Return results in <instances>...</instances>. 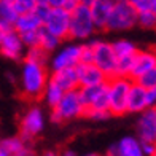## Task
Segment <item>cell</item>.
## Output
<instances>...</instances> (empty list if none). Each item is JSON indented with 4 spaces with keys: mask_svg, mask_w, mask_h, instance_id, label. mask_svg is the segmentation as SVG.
Masks as SVG:
<instances>
[{
    "mask_svg": "<svg viewBox=\"0 0 156 156\" xmlns=\"http://www.w3.org/2000/svg\"><path fill=\"white\" fill-rule=\"evenodd\" d=\"M41 156H59V153L54 151V150H48V151H45Z\"/></svg>",
    "mask_w": 156,
    "mask_h": 156,
    "instance_id": "obj_36",
    "label": "cell"
},
{
    "mask_svg": "<svg viewBox=\"0 0 156 156\" xmlns=\"http://www.w3.org/2000/svg\"><path fill=\"white\" fill-rule=\"evenodd\" d=\"M24 59H26V61L37 62V64H41V66H48L49 53H46L45 49L40 48L38 45H37V46H30V48H26Z\"/></svg>",
    "mask_w": 156,
    "mask_h": 156,
    "instance_id": "obj_24",
    "label": "cell"
},
{
    "mask_svg": "<svg viewBox=\"0 0 156 156\" xmlns=\"http://www.w3.org/2000/svg\"><path fill=\"white\" fill-rule=\"evenodd\" d=\"M24 53H26V46L23 43V40H21L19 34L16 30H13L11 27L0 38V54L10 61H23Z\"/></svg>",
    "mask_w": 156,
    "mask_h": 156,
    "instance_id": "obj_11",
    "label": "cell"
},
{
    "mask_svg": "<svg viewBox=\"0 0 156 156\" xmlns=\"http://www.w3.org/2000/svg\"><path fill=\"white\" fill-rule=\"evenodd\" d=\"M89 45H91V53H93L91 62L96 67L101 69L107 78L115 76L116 75V58L113 54L110 41L96 38V40H89Z\"/></svg>",
    "mask_w": 156,
    "mask_h": 156,
    "instance_id": "obj_6",
    "label": "cell"
},
{
    "mask_svg": "<svg viewBox=\"0 0 156 156\" xmlns=\"http://www.w3.org/2000/svg\"><path fill=\"white\" fill-rule=\"evenodd\" d=\"M59 156H76V153L73 150H64L62 153H59Z\"/></svg>",
    "mask_w": 156,
    "mask_h": 156,
    "instance_id": "obj_35",
    "label": "cell"
},
{
    "mask_svg": "<svg viewBox=\"0 0 156 156\" xmlns=\"http://www.w3.org/2000/svg\"><path fill=\"white\" fill-rule=\"evenodd\" d=\"M140 142H156V108H147L139 113L137 136Z\"/></svg>",
    "mask_w": 156,
    "mask_h": 156,
    "instance_id": "obj_13",
    "label": "cell"
},
{
    "mask_svg": "<svg viewBox=\"0 0 156 156\" xmlns=\"http://www.w3.org/2000/svg\"><path fill=\"white\" fill-rule=\"evenodd\" d=\"M18 18V13L10 0H0V21H3L8 26H13L15 19Z\"/></svg>",
    "mask_w": 156,
    "mask_h": 156,
    "instance_id": "obj_25",
    "label": "cell"
},
{
    "mask_svg": "<svg viewBox=\"0 0 156 156\" xmlns=\"http://www.w3.org/2000/svg\"><path fill=\"white\" fill-rule=\"evenodd\" d=\"M156 69V54L153 49H137L134 54L132 62H131V70H129V78L134 81L140 75H144L150 70Z\"/></svg>",
    "mask_w": 156,
    "mask_h": 156,
    "instance_id": "obj_12",
    "label": "cell"
},
{
    "mask_svg": "<svg viewBox=\"0 0 156 156\" xmlns=\"http://www.w3.org/2000/svg\"><path fill=\"white\" fill-rule=\"evenodd\" d=\"M113 0H96L89 5V11L91 16H93L94 26L97 30H104L105 24H107V19L110 16V11L113 8Z\"/></svg>",
    "mask_w": 156,
    "mask_h": 156,
    "instance_id": "obj_16",
    "label": "cell"
},
{
    "mask_svg": "<svg viewBox=\"0 0 156 156\" xmlns=\"http://www.w3.org/2000/svg\"><path fill=\"white\" fill-rule=\"evenodd\" d=\"M137 13L140 11H156V0H126Z\"/></svg>",
    "mask_w": 156,
    "mask_h": 156,
    "instance_id": "obj_28",
    "label": "cell"
},
{
    "mask_svg": "<svg viewBox=\"0 0 156 156\" xmlns=\"http://www.w3.org/2000/svg\"><path fill=\"white\" fill-rule=\"evenodd\" d=\"M96 26L91 16L89 6L78 3L70 11V24H69V38L76 41H88L96 34Z\"/></svg>",
    "mask_w": 156,
    "mask_h": 156,
    "instance_id": "obj_2",
    "label": "cell"
},
{
    "mask_svg": "<svg viewBox=\"0 0 156 156\" xmlns=\"http://www.w3.org/2000/svg\"><path fill=\"white\" fill-rule=\"evenodd\" d=\"M49 78H51V80L58 84V86H61L64 91H70V89H76L78 88V78H76L75 67L51 72Z\"/></svg>",
    "mask_w": 156,
    "mask_h": 156,
    "instance_id": "obj_18",
    "label": "cell"
},
{
    "mask_svg": "<svg viewBox=\"0 0 156 156\" xmlns=\"http://www.w3.org/2000/svg\"><path fill=\"white\" fill-rule=\"evenodd\" d=\"M66 0H48V5L53 6V8H62Z\"/></svg>",
    "mask_w": 156,
    "mask_h": 156,
    "instance_id": "obj_34",
    "label": "cell"
},
{
    "mask_svg": "<svg viewBox=\"0 0 156 156\" xmlns=\"http://www.w3.org/2000/svg\"><path fill=\"white\" fill-rule=\"evenodd\" d=\"M78 93L83 101L84 110H108L107 81L94 86H80Z\"/></svg>",
    "mask_w": 156,
    "mask_h": 156,
    "instance_id": "obj_10",
    "label": "cell"
},
{
    "mask_svg": "<svg viewBox=\"0 0 156 156\" xmlns=\"http://www.w3.org/2000/svg\"><path fill=\"white\" fill-rule=\"evenodd\" d=\"M113 54H115L116 61L118 59H132L134 54L137 53V45L127 38H118L115 41H110Z\"/></svg>",
    "mask_w": 156,
    "mask_h": 156,
    "instance_id": "obj_21",
    "label": "cell"
},
{
    "mask_svg": "<svg viewBox=\"0 0 156 156\" xmlns=\"http://www.w3.org/2000/svg\"><path fill=\"white\" fill-rule=\"evenodd\" d=\"M2 145L6 148L10 156H34L32 142L24 140L21 136L18 137H6L2 139Z\"/></svg>",
    "mask_w": 156,
    "mask_h": 156,
    "instance_id": "obj_17",
    "label": "cell"
},
{
    "mask_svg": "<svg viewBox=\"0 0 156 156\" xmlns=\"http://www.w3.org/2000/svg\"><path fill=\"white\" fill-rule=\"evenodd\" d=\"M53 53L54 54L48 61L51 72L62 70V69H72L81 62V45L78 43H69V45L59 46Z\"/></svg>",
    "mask_w": 156,
    "mask_h": 156,
    "instance_id": "obj_8",
    "label": "cell"
},
{
    "mask_svg": "<svg viewBox=\"0 0 156 156\" xmlns=\"http://www.w3.org/2000/svg\"><path fill=\"white\" fill-rule=\"evenodd\" d=\"M13 30H16L19 35L27 32H35L41 27V21L35 13H26V15H18V18L13 23Z\"/></svg>",
    "mask_w": 156,
    "mask_h": 156,
    "instance_id": "obj_20",
    "label": "cell"
},
{
    "mask_svg": "<svg viewBox=\"0 0 156 156\" xmlns=\"http://www.w3.org/2000/svg\"><path fill=\"white\" fill-rule=\"evenodd\" d=\"M93 2H96V0H80V3H83V5H91V3H93Z\"/></svg>",
    "mask_w": 156,
    "mask_h": 156,
    "instance_id": "obj_38",
    "label": "cell"
},
{
    "mask_svg": "<svg viewBox=\"0 0 156 156\" xmlns=\"http://www.w3.org/2000/svg\"><path fill=\"white\" fill-rule=\"evenodd\" d=\"M75 70H76V78H78V88L102 84L108 80L105 76V73L99 67H96L93 62H80L75 67Z\"/></svg>",
    "mask_w": 156,
    "mask_h": 156,
    "instance_id": "obj_14",
    "label": "cell"
},
{
    "mask_svg": "<svg viewBox=\"0 0 156 156\" xmlns=\"http://www.w3.org/2000/svg\"><path fill=\"white\" fill-rule=\"evenodd\" d=\"M113 2H121V0H113Z\"/></svg>",
    "mask_w": 156,
    "mask_h": 156,
    "instance_id": "obj_41",
    "label": "cell"
},
{
    "mask_svg": "<svg viewBox=\"0 0 156 156\" xmlns=\"http://www.w3.org/2000/svg\"><path fill=\"white\" fill-rule=\"evenodd\" d=\"M84 115V105L76 89L66 91L59 102L51 108V121L53 123H66L72 119L81 118Z\"/></svg>",
    "mask_w": 156,
    "mask_h": 156,
    "instance_id": "obj_3",
    "label": "cell"
},
{
    "mask_svg": "<svg viewBox=\"0 0 156 156\" xmlns=\"http://www.w3.org/2000/svg\"><path fill=\"white\" fill-rule=\"evenodd\" d=\"M89 119H94V121H104V119H108L112 115L108 110H84V115Z\"/></svg>",
    "mask_w": 156,
    "mask_h": 156,
    "instance_id": "obj_30",
    "label": "cell"
},
{
    "mask_svg": "<svg viewBox=\"0 0 156 156\" xmlns=\"http://www.w3.org/2000/svg\"><path fill=\"white\" fill-rule=\"evenodd\" d=\"M84 156H104V154H99V153H88V154H84Z\"/></svg>",
    "mask_w": 156,
    "mask_h": 156,
    "instance_id": "obj_40",
    "label": "cell"
},
{
    "mask_svg": "<svg viewBox=\"0 0 156 156\" xmlns=\"http://www.w3.org/2000/svg\"><path fill=\"white\" fill-rule=\"evenodd\" d=\"M46 124V116L45 112L38 105H34L29 110H26V113L21 118V124H19V136L27 142H32L35 137H38L41 131L45 129Z\"/></svg>",
    "mask_w": 156,
    "mask_h": 156,
    "instance_id": "obj_7",
    "label": "cell"
},
{
    "mask_svg": "<svg viewBox=\"0 0 156 156\" xmlns=\"http://www.w3.org/2000/svg\"><path fill=\"white\" fill-rule=\"evenodd\" d=\"M147 96H148V105L154 107L156 104V88H147Z\"/></svg>",
    "mask_w": 156,
    "mask_h": 156,
    "instance_id": "obj_33",
    "label": "cell"
},
{
    "mask_svg": "<svg viewBox=\"0 0 156 156\" xmlns=\"http://www.w3.org/2000/svg\"><path fill=\"white\" fill-rule=\"evenodd\" d=\"M147 108H151L148 105V96H147V88L140 86L139 83L132 81L127 94V113H136L139 115L140 112Z\"/></svg>",
    "mask_w": 156,
    "mask_h": 156,
    "instance_id": "obj_15",
    "label": "cell"
},
{
    "mask_svg": "<svg viewBox=\"0 0 156 156\" xmlns=\"http://www.w3.org/2000/svg\"><path fill=\"white\" fill-rule=\"evenodd\" d=\"M37 5H48V0H35Z\"/></svg>",
    "mask_w": 156,
    "mask_h": 156,
    "instance_id": "obj_39",
    "label": "cell"
},
{
    "mask_svg": "<svg viewBox=\"0 0 156 156\" xmlns=\"http://www.w3.org/2000/svg\"><path fill=\"white\" fill-rule=\"evenodd\" d=\"M0 156H10L8 151H6V148L2 145V142H0Z\"/></svg>",
    "mask_w": 156,
    "mask_h": 156,
    "instance_id": "obj_37",
    "label": "cell"
},
{
    "mask_svg": "<svg viewBox=\"0 0 156 156\" xmlns=\"http://www.w3.org/2000/svg\"><path fill=\"white\" fill-rule=\"evenodd\" d=\"M38 30H40V29H38ZM38 30H35V32H27V34L19 35L26 48H30V46H37V45H38Z\"/></svg>",
    "mask_w": 156,
    "mask_h": 156,
    "instance_id": "obj_31",
    "label": "cell"
},
{
    "mask_svg": "<svg viewBox=\"0 0 156 156\" xmlns=\"http://www.w3.org/2000/svg\"><path fill=\"white\" fill-rule=\"evenodd\" d=\"M136 26H137V11L126 0H121V2L113 3V8L110 11V16L107 19V24H105L104 30L124 32Z\"/></svg>",
    "mask_w": 156,
    "mask_h": 156,
    "instance_id": "obj_5",
    "label": "cell"
},
{
    "mask_svg": "<svg viewBox=\"0 0 156 156\" xmlns=\"http://www.w3.org/2000/svg\"><path fill=\"white\" fill-rule=\"evenodd\" d=\"M134 81L139 83L140 86H144V88H156V69L140 75L137 80H134Z\"/></svg>",
    "mask_w": 156,
    "mask_h": 156,
    "instance_id": "obj_29",
    "label": "cell"
},
{
    "mask_svg": "<svg viewBox=\"0 0 156 156\" xmlns=\"http://www.w3.org/2000/svg\"><path fill=\"white\" fill-rule=\"evenodd\" d=\"M48 66H41V64L26 61L23 59V69H21V91L27 99H40L43 94V89L48 83Z\"/></svg>",
    "mask_w": 156,
    "mask_h": 156,
    "instance_id": "obj_1",
    "label": "cell"
},
{
    "mask_svg": "<svg viewBox=\"0 0 156 156\" xmlns=\"http://www.w3.org/2000/svg\"><path fill=\"white\" fill-rule=\"evenodd\" d=\"M62 43V40H59L58 37H54L53 34H49L48 30H45L43 27H40L38 30V46L43 48L46 53L51 54L53 51H56Z\"/></svg>",
    "mask_w": 156,
    "mask_h": 156,
    "instance_id": "obj_23",
    "label": "cell"
},
{
    "mask_svg": "<svg viewBox=\"0 0 156 156\" xmlns=\"http://www.w3.org/2000/svg\"><path fill=\"white\" fill-rule=\"evenodd\" d=\"M113 147H115V151H116L118 156H145L144 150H142L140 140L134 136L123 137Z\"/></svg>",
    "mask_w": 156,
    "mask_h": 156,
    "instance_id": "obj_19",
    "label": "cell"
},
{
    "mask_svg": "<svg viewBox=\"0 0 156 156\" xmlns=\"http://www.w3.org/2000/svg\"><path fill=\"white\" fill-rule=\"evenodd\" d=\"M69 24H70V11L66 8H53L49 6V11L46 18L41 23V27L59 40H67L69 38Z\"/></svg>",
    "mask_w": 156,
    "mask_h": 156,
    "instance_id": "obj_9",
    "label": "cell"
},
{
    "mask_svg": "<svg viewBox=\"0 0 156 156\" xmlns=\"http://www.w3.org/2000/svg\"><path fill=\"white\" fill-rule=\"evenodd\" d=\"M10 2H13V0H10Z\"/></svg>",
    "mask_w": 156,
    "mask_h": 156,
    "instance_id": "obj_42",
    "label": "cell"
},
{
    "mask_svg": "<svg viewBox=\"0 0 156 156\" xmlns=\"http://www.w3.org/2000/svg\"><path fill=\"white\" fill-rule=\"evenodd\" d=\"M13 6L18 15H26V13H32L37 8V2L35 0H13Z\"/></svg>",
    "mask_w": 156,
    "mask_h": 156,
    "instance_id": "obj_27",
    "label": "cell"
},
{
    "mask_svg": "<svg viewBox=\"0 0 156 156\" xmlns=\"http://www.w3.org/2000/svg\"><path fill=\"white\" fill-rule=\"evenodd\" d=\"M132 80L127 76H112L107 80L108 112L112 116H123L127 113V94Z\"/></svg>",
    "mask_w": 156,
    "mask_h": 156,
    "instance_id": "obj_4",
    "label": "cell"
},
{
    "mask_svg": "<svg viewBox=\"0 0 156 156\" xmlns=\"http://www.w3.org/2000/svg\"><path fill=\"white\" fill-rule=\"evenodd\" d=\"M142 150H144L145 156H154L156 154V144L154 142H140Z\"/></svg>",
    "mask_w": 156,
    "mask_h": 156,
    "instance_id": "obj_32",
    "label": "cell"
},
{
    "mask_svg": "<svg viewBox=\"0 0 156 156\" xmlns=\"http://www.w3.org/2000/svg\"><path fill=\"white\" fill-rule=\"evenodd\" d=\"M137 26L142 29H154L156 26V11H140L137 13Z\"/></svg>",
    "mask_w": 156,
    "mask_h": 156,
    "instance_id": "obj_26",
    "label": "cell"
},
{
    "mask_svg": "<svg viewBox=\"0 0 156 156\" xmlns=\"http://www.w3.org/2000/svg\"><path fill=\"white\" fill-rule=\"evenodd\" d=\"M64 91L61 86H58L51 78H48V83H46V86L43 89V94H41V99L45 101V104L48 105L49 108H53L56 104L59 102V99L64 96Z\"/></svg>",
    "mask_w": 156,
    "mask_h": 156,
    "instance_id": "obj_22",
    "label": "cell"
}]
</instances>
